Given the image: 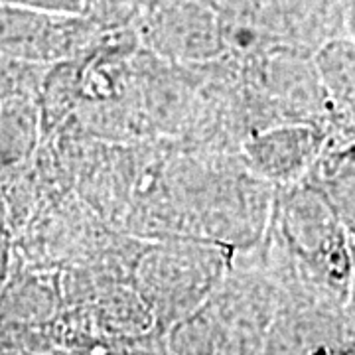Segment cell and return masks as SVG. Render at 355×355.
Segmentation results:
<instances>
[{"label": "cell", "instance_id": "1", "mask_svg": "<svg viewBox=\"0 0 355 355\" xmlns=\"http://www.w3.org/2000/svg\"><path fill=\"white\" fill-rule=\"evenodd\" d=\"M26 105H10V107H4V156L10 154L14 156L16 150H20V146L24 142H30V128H32V121L26 113Z\"/></svg>", "mask_w": 355, "mask_h": 355}]
</instances>
